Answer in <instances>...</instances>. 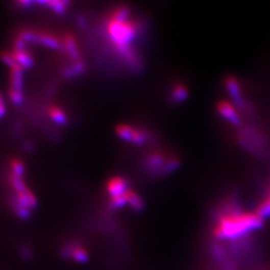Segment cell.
<instances>
[{
	"instance_id": "6da1fadb",
	"label": "cell",
	"mask_w": 270,
	"mask_h": 270,
	"mask_svg": "<svg viewBox=\"0 0 270 270\" xmlns=\"http://www.w3.org/2000/svg\"><path fill=\"white\" fill-rule=\"evenodd\" d=\"M263 226V219L255 213L233 208L225 210L217 219L213 235L219 240H234Z\"/></svg>"
},
{
	"instance_id": "7a4b0ae2",
	"label": "cell",
	"mask_w": 270,
	"mask_h": 270,
	"mask_svg": "<svg viewBox=\"0 0 270 270\" xmlns=\"http://www.w3.org/2000/svg\"><path fill=\"white\" fill-rule=\"evenodd\" d=\"M109 39L114 44L117 52L131 47V42L135 39L138 26L132 20L127 19L124 21H117L112 18L109 19L106 26Z\"/></svg>"
},
{
	"instance_id": "3957f363",
	"label": "cell",
	"mask_w": 270,
	"mask_h": 270,
	"mask_svg": "<svg viewBox=\"0 0 270 270\" xmlns=\"http://www.w3.org/2000/svg\"><path fill=\"white\" fill-rule=\"evenodd\" d=\"M115 132L118 137L124 141L131 142L134 144H143L146 142L148 134L146 131L142 129L134 128L127 124H119L115 128Z\"/></svg>"
},
{
	"instance_id": "277c9868",
	"label": "cell",
	"mask_w": 270,
	"mask_h": 270,
	"mask_svg": "<svg viewBox=\"0 0 270 270\" xmlns=\"http://www.w3.org/2000/svg\"><path fill=\"white\" fill-rule=\"evenodd\" d=\"M24 41L20 38L15 40V44H14V50L12 52V55L16 61V63L22 67L23 69H28L30 67L33 66L34 64V58L32 57V55L26 50L25 48Z\"/></svg>"
},
{
	"instance_id": "5b68a950",
	"label": "cell",
	"mask_w": 270,
	"mask_h": 270,
	"mask_svg": "<svg viewBox=\"0 0 270 270\" xmlns=\"http://www.w3.org/2000/svg\"><path fill=\"white\" fill-rule=\"evenodd\" d=\"M225 84L230 96L233 99L234 104L241 109H246L247 104L243 99L240 85L236 80V78H234L233 76H228L225 80Z\"/></svg>"
},
{
	"instance_id": "8992f818",
	"label": "cell",
	"mask_w": 270,
	"mask_h": 270,
	"mask_svg": "<svg viewBox=\"0 0 270 270\" xmlns=\"http://www.w3.org/2000/svg\"><path fill=\"white\" fill-rule=\"evenodd\" d=\"M217 110L221 117H223L228 122L231 123L234 126L240 125L241 119H240L238 112L236 111L234 105H232L228 101H225V100L219 101L217 104Z\"/></svg>"
},
{
	"instance_id": "52a82bcc",
	"label": "cell",
	"mask_w": 270,
	"mask_h": 270,
	"mask_svg": "<svg viewBox=\"0 0 270 270\" xmlns=\"http://www.w3.org/2000/svg\"><path fill=\"white\" fill-rule=\"evenodd\" d=\"M106 190L110 198L123 197L127 191V181L120 176H114L107 181Z\"/></svg>"
},
{
	"instance_id": "ba28073f",
	"label": "cell",
	"mask_w": 270,
	"mask_h": 270,
	"mask_svg": "<svg viewBox=\"0 0 270 270\" xmlns=\"http://www.w3.org/2000/svg\"><path fill=\"white\" fill-rule=\"evenodd\" d=\"M23 68L18 64L10 68V86L9 88L22 91L23 89Z\"/></svg>"
},
{
	"instance_id": "9c48e42d",
	"label": "cell",
	"mask_w": 270,
	"mask_h": 270,
	"mask_svg": "<svg viewBox=\"0 0 270 270\" xmlns=\"http://www.w3.org/2000/svg\"><path fill=\"white\" fill-rule=\"evenodd\" d=\"M63 46L66 50L67 55L72 59L74 62L80 61V53L78 50V45L76 43V40L71 34H66L63 39Z\"/></svg>"
},
{
	"instance_id": "30bf717a",
	"label": "cell",
	"mask_w": 270,
	"mask_h": 270,
	"mask_svg": "<svg viewBox=\"0 0 270 270\" xmlns=\"http://www.w3.org/2000/svg\"><path fill=\"white\" fill-rule=\"evenodd\" d=\"M125 197H126V200H127V204H129L133 210H135L137 212H140L141 210H143L144 202H143L142 198L139 197L138 194H136L134 191L128 190L125 193Z\"/></svg>"
},
{
	"instance_id": "8fae6325",
	"label": "cell",
	"mask_w": 270,
	"mask_h": 270,
	"mask_svg": "<svg viewBox=\"0 0 270 270\" xmlns=\"http://www.w3.org/2000/svg\"><path fill=\"white\" fill-rule=\"evenodd\" d=\"M38 43L51 50H61L62 48V44L59 42L57 38L46 33H39Z\"/></svg>"
},
{
	"instance_id": "7c38bea8",
	"label": "cell",
	"mask_w": 270,
	"mask_h": 270,
	"mask_svg": "<svg viewBox=\"0 0 270 270\" xmlns=\"http://www.w3.org/2000/svg\"><path fill=\"white\" fill-rule=\"evenodd\" d=\"M48 115L54 122L60 124V125L66 124L67 120H68L65 112L61 108H59L58 106H55V105L50 106V108L48 109Z\"/></svg>"
},
{
	"instance_id": "4fadbf2b",
	"label": "cell",
	"mask_w": 270,
	"mask_h": 270,
	"mask_svg": "<svg viewBox=\"0 0 270 270\" xmlns=\"http://www.w3.org/2000/svg\"><path fill=\"white\" fill-rule=\"evenodd\" d=\"M41 5H45L46 7L50 8L51 10H53L54 12L58 13V14H63L66 9H67V6L69 4L68 1H63V0H58V1H43V2H39Z\"/></svg>"
},
{
	"instance_id": "5bb4252c",
	"label": "cell",
	"mask_w": 270,
	"mask_h": 270,
	"mask_svg": "<svg viewBox=\"0 0 270 270\" xmlns=\"http://www.w3.org/2000/svg\"><path fill=\"white\" fill-rule=\"evenodd\" d=\"M188 96L187 89L182 84H177L173 87L171 91V100L174 103H179L184 101Z\"/></svg>"
},
{
	"instance_id": "9a60e30c",
	"label": "cell",
	"mask_w": 270,
	"mask_h": 270,
	"mask_svg": "<svg viewBox=\"0 0 270 270\" xmlns=\"http://www.w3.org/2000/svg\"><path fill=\"white\" fill-rule=\"evenodd\" d=\"M256 214L259 215L262 219L270 217V191L265 198L259 203L256 209Z\"/></svg>"
},
{
	"instance_id": "2e32d148",
	"label": "cell",
	"mask_w": 270,
	"mask_h": 270,
	"mask_svg": "<svg viewBox=\"0 0 270 270\" xmlns=\"http://www.w3.org/2000/svg\"><path fill=\"white\" fill-rule=\"evenodd\" d=\"M83 71H84V63L80 60V61L73 62L71 65L66 67V69L64 70L63 73L66 77L71 78L74 76H77L78 74L82 73Z\"/></svg>"
},
{
	"instance_id": "e0dca14e",
	"label": "cell",
	"mask_w": 270,
	"mask_h": 270,
	"mask_svg": "<svg viewBox=\"0 0 270 270\" xmlns=\"http://www.w3.org/2000/svg\"><path fill=\"white\" fill-rule=\"evenodd\" d=\"M10 183H11V186L14 189L15 193H20V192L25 191L26 189H28L26 184H25L23 178L21 176L14 175L12 173L10 175Z\"/></svg>"
},
{
	"instance_id": "ac0fdd59",
	"label": "cell",
	"mask_w": 270,
	"mask_h": 270,
	"mask_svg": "<svg viewBox=\"0 0 270 270\" xmlns=\"http://www.w3.org/2000/svg\"><path fill=\"white\" fill-rule=\"evenodd\" d=\"M71 257L77 262H81V263L86 262L88 260V254L80 246H74L73 253H72Z\"/></svg>"
},
{
	"instance_id": "d6986e66",
	"label": "cell",
	"mask_w": 270,
	"mask_h": 270,
	"mask_svg": "<svg viewBox=\"0 0 270 270\" xmlns=\"http://www.w3.org/2000/svg\"><path fill=\"white\" fill-rule=\"evenodd\" d=\"M11 169L12 174L22 177L25 171L24 164L19 159H14L11 161Z\"/></svg>"
},
{
	"instance_id": "ffe728a7",
	"label": "cell",
	"mask_w": 270,
	"mask_h": 270,
	"mask_svg": "<svg viewBox=\"0 0 270 270\" xmlns=\"http://www.w3.org/2000/svg\"><path fill=\"white\" fill-rule=\"evenodd\" d=\"M127 204V200L125 194L123 197H115V198H110L109 201V207L111 209H117V208H122Z\"/></svg>"
},
{
	"instance_id": "44dd1931",
	"label": "cell",
	"mask_w": 270,
	"mask_h": 270,
	"mask_svg": "<svg viewBox=\"0 0 270 270\" xmlns=\"http://www.w3.org/2000/svg\"><path fill=\"white\" fill-rule=\"evenodd\" d=\"M8 95H9V99L11 100V102L14 104H20L23 100V92L22 91H18V90H14V89L9 88Z\"/></svg>"
},
{
	"instance_id": "7402d4cb",
	"label": "cell",
	"mask_w": 270,
	"mask_h": 270,
	"mask_svg": "<svg viewBox=\"0 0 270 270\" xmlns=\"http://www.w3.org/2000/svg\"><path fill=\"white\" fill-rule=\"evenodd\" d=\"M1 58H2L3 62H4L5 64H7L10 68L13 67V66H15V65L17 64L16 61H15V59H14V57H13V55H12V53H9V52L4 51V52H2V54H1Z\"/></svg>"
},
{
	"instance_id": "603a6c76",
	"label": "cell",
	"mask_w": 270,
	"mask_h": 270,
	"mask_svg": "<svg viewBox=\"0 0 270 270\" xmlns=\"http://www.w3.org/2000/svg\"><path fill=\"white\" fill-rule=\"evenodd\" d=\"M5 111H6V107H5V102H4V99L3 96L1 95L0 93V118L5 114Z\"/></svg>"
}]
</instances>
